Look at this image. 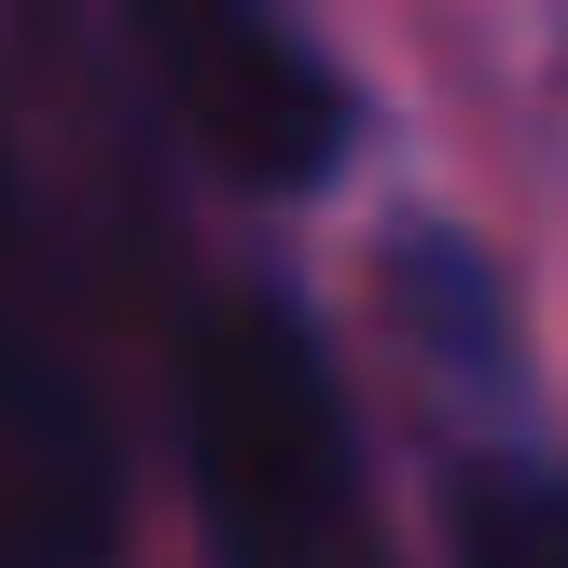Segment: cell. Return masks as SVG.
<instances>
[{"instance_id": "6da1fadb", "label": "cell", "mask_w": 568, "mask_h": 568, "mask_svg": "<svg viewBox=\"0 0 568 568\" xmlns=\"http://www.w3.org/2000/svg\"><path fill=\"white\" fill-rule=\"evenodd\" d=\"M181 458L194 514H209V568H388L375 527V458L333 347L305 305L222 292L181 347Z\"/></svg>"}, {"instance_id": "7a4b0ae2", "label": "cell", "mask_w": 568, "mask_h": 568, "mask_svg": "<svg viewBox=\"0 0 568 568\" xmlns=\"http://www.w3.org/2000/svg\"><path fill=\"white\" fill-rule=\"evenodd\" d=\"M153 70V98L181 111V139L250 194H320L361 139L347 70L320 55V28L292 0H111Z\"/></svg>"}, {"instance_id": "3957f363", "label": "cell", "mask_w": 568, "mask_h": 568, "mask_svg": "<svg viewBox=\"0 0 568 568\" xmlns=\"http://www.w3.org/2000/svg\"><path fill=\"white\" fill-rule=\"evenodd\" d=\"M125 471L55 305L28 292V236H0V568H111Z\"/></svg>"}, {"instance_id": "277c9868", "label": "cell", "mask_w": 568, "mask_h": 568, "mask_svg": "<svg viewBox=\"0 0 568 568\" xmlns=\"http://www.w3.org/2000/svg\"><path fill=\"white\" fill-rule=\"evenodd\" d=\"M458 568H568V471H471L458 486Z\"/></svg>"}]
</instances>
